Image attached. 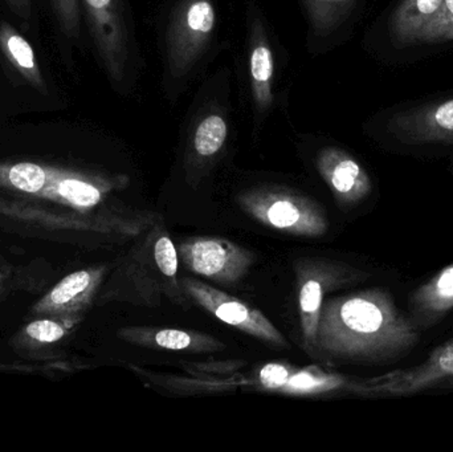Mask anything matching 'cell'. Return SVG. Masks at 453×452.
Masks as SVG:
<instances>
[{
  "label": "cell",
  "instance_id": "obj_24",
  "mask_svg": "<svg viewBox=\"0 0 453 452\" xmlns=\"http://www.w3.org/2000/svg\"><path fill=\"white\" fill-rule=\"evenodd\" d=\"M93 283L92 273L87 271H79V272L72 273L60 281L50 294V299L55 304L63 305L72 300L84 295L90 288Z\"/></svg>",
  "mask_w": 453,
  "mask_h": 452
},
{
  "label": "cell",
  "instance_id": "obj_27",
  "mask_svg": "<svg viewBox=\"0 0 453 452\" xmlns=\"http://www.w3.org/2000/svg\"><path fill=\"white\" fill-rule=\"evenodd\" d=\"M4 2L18 18L24 19V20H28L31 18L34 0H4Z\"/></svg>",
  "mask_w": 453,
  "mask_h": 452
},
{
  "label": "cell",
  "instance_id": "obj_9",
  "mask_svg": "<svg viewBox=\"0 0 453 452\" xmlns=\"http://www.w3.org/2000/svg\"><path fill=\"white\" fill-rule=\"evenodd\" d=\"M388 129L410 145H453V98L399 111Z\"/></svg>",
  "mask_w": 453,
  "mask_h": 452
},
{
  "label": "cell",
  "instance_id": "obj_14",
  "mask_svg": "<svg viewBox=\"0 0 453 452\" xmlns=\"http://www.w3.org/2000/svg\"><path fill=\"white\" fill-rule=\"evenodd\" d=\"M453 310V264L439 271L427 283L420 286L410 300V321L415 328L436 326Z\"/></svg>",
  "mask_w": 453,
  "mask_h": 452
},
{
  "label": "cell",
  "instance_id": "obj_17",
  "mask_svg": "<svg viewBox=\"0 0 453 452\" xmlns=\"http://www.w3.org/2000/svg\"><path fill=\"white\" fill-rule=\"evenodd\" d=\"M443 0H401L390 18V34L401 47L417 44L422 29L438 13Z\"/></svg>",
  "mask_w": 453,
  "mask_h": 452
},
{
  "label": "cell",
  "instance_id": "obj_7",
  "mask_svg": "<svg viewBox=\"0 0 453 452\" xmlns=\"http://www.w3.org/2000/svg\"><path fill=\"white\" fill-rule=\"evenodd\" d=\"M177 249L186 270L223 286L239 283L255 262V255L250 249L215 236L186 239Z\"/></svg>",
  "mask_w": 453,
  "mask_h": 452
},
{
  "label": "cell",
  "instance_id": "obj_1",
  "mask_svg": "<svg viewBox=\"0 0 453 452\" xmlns=\"http://www.w3.org/2000/svg\"><path fill=\"white\" fill-rule=\"evenodd\" d=\"M418 342V329L399 312L385 289L333 297L322 304L316 358L380 361L395 357Z\"/></svg>",
  "mask_w": 453,
  "mask_h": 452
},
{
  "label": "cell",
  "instance_id": "obj_4",
  "mask_svg": "<svg viewBox=\"0 0 453 452\" xmlns=\"http://www.w3.org/2000/svg\"><path fill=\"white\" fill-rule=\"evenodd\" d=\"M88 29L98 60L119 93L134 84L138 50L130 28L125 0H82Z\"/></svg>",
  "mask_w": 453,
  "mask_h": 452
},
{
  "label": "cell",
  "instance_id": "obj_26",
  "mask_svg": "<svg viewBox=\"0 0 453 452\" xmlns=\"http://www.w3.org/2000/svg\"><path fill=\"white\" fill-rule=\"evenodd\" d=\"M27 333L37 341L55 342L63 339L64 329L52 321H35L27 328Z\"/></svg>",
  "mask_w": 453,
  "mask_h": 452
},
{
  "label": "cell",
  "instance_id": "obj_5",
  "mask_svg": "<svg viewBox=\"0 0 453 452\" xmlns=\"http://www.w3.org/2000/svg\"><path fill=\"white\" fill-rule=\"evenodd\" d=\"M237 203L256 222L279 233L319 238L329 228L324 207L316 201L280 186H260L237 195Z\"/></svg>",
  "mask_w": 453,
  "mask_h": 452
},
{
  "label": "cell",
  "instance_id": "obj_19",
  "mask_svg": "<svg viewBox=\"0 0 453 452\" xmlns=\"http://www.w3.org/2000/svg\"><path fill=\"white\" fill-rule=\"evenodd\" d=\"M345 377L329 374L319 366L297 369L281 389L285 395H309L333 392L345 387Z\"/></svg>",
  "mask_w": 453,
  "mask_h": 452
},
{
  "label": "cell",
  "instance_id": "obj_8",
  "mask_svg": "<svg viewBox=\"0 0 453 452\" xmlns=\"http://www.w3.org/2000/svg\"><path fill=\"white\" fill-rule=\"evenodd\" d=\"M180 283L194 304L212 313L223 323L265 342L274 349H289V342L284 334L260 310L196 279L183 278Z\"/></svg>",
  "mask_w": 453,
  "mask_h": 452
},
{
  "label": "cell",
  "instance_id": "obj_20",
  "mask_svg": "<svg viewBox=\"0 0 453 452\" xmlns=\"http://www.w3.org/2000/svg\"><path fill=\"white\" fill-rule=\"evenodd\" d=\"M106 186H98L97 183L89 182L84 178H63L58 183V191L69 203L81 209H89L100 203Z\"/></svg>",
  "mask_w": 453,
  "mask_h": 452
},
{
  "label": "cell",
  "instance_id": "obj_11",
  "mask_svg": "<svg viewBox=\"0 0 453 452\" xmlns=\"http://www.w3.org/2000/svg\"><path fill=\"white\" fill-rule=\"evenodd\" d=\"M451 377H453V340L434 350L422 365L367 382L359 387V392L369 395L401 397V395H417Z\"/></svg>",
  "mask_w": 453,
  "mask_h": 452
},
{
  "label": "cell",
  "instance_id": "obj_12",
  "mask_svg": "<svg viewBox=\"0 0 453 452\" xmlns=\"http://www.w3.org/2000/svg\"><path fill=\"white\" fill-rule=\"evenodd\" d=\"M316 165L340 206H354L372 193V178L348 151L327 146L317 154Z\"/></svg>",
  "mask_w": 453,
  "mask_h": 452
},
{
  "label": "cell",
  "instance_id": "obj_21",
  "mask_svg": "<svg viewBox=\"0 0 453 452\" xmlns=\"http://www.w3.org/2000/svg\"><path fill=\"white\" fill-rule=\"evenodd\" d=\"M453 40V0H443L438 13L422 29L418 42H451Z\"/></svg>",
  "mask_w": 453,
  "mask_h": 452
},
{
  "label": "cell",
  "instance_id": "obj_13",
  "mask_svg": "<svg viewBox=\"0 0 453 452\" xmlns=\"http://www.w3.org/2000/svg\"><path fill=\"white\" fill-rule=\"evenodd\" d=\"M121 337L127 342L148 349L188 353H211L226 349V344L219 339L196 331L132 326L124 329Z\"/></svg>",
  "mask_w": 453,
  "mask_h": 452
},
{
  "label": "cell",
  "instance_id": "obj_18",
  "mask_svg": "<svg viewBox=\"0 0 453 452\" xmlns=\"http://www.w3.org/2000/svg\"><path fill=\"white\" fill-rule=\"evenodd\" d=\"M309 24V42L337 34L350 18L358 0H300Z\"/></svg>",
  "mask_w": 453,
  "mask_h": 452
},
{
  "label": "cell",
  "instance_id": "obj_2",
  "mask_svg": "<svg viewBox=\"0 0 453 452\" xmlns=\"http://www.w3.org/2000/svg\"><path fill=\"white\" fill-rule=\"evenodd\" d=\"M217 0H175L164 34L165 87L177 98L206 58L217 32Z\"/></svg>",
  "mask_w": 453,
  "mask_h": 452
},
{
  "label": "cell",
  "instance_id": "obj_23",
  "mask_svg": "<svg viewBox=\"0 0 453 452\" xmlns=\"http://www.w3.org/2000/svg\"><path fill=\"white\" fill-rule=\"evenodd\" d=\"M52 7L60 31L68 39H79L81 32L80 0H52Z\"/></svg>",
  "mask_w": 453,
  "mask_h": 452
},
{
  "label": "cell",
  "instance_id": "obj_3",
  "mask_svg": "<svg viewBox=\"0 0 453 452\" xmlns=\"http://www.w3.org/2000/svg\"><path fill=\"white\" fill-rule=\"evenodd\" d=\"M177 247L173 243L162 218H157L153 225L141 234V241L133 249L129 262L130 284L133 302L146 307H159L167 299L178 307L188 310L191 299L183 289L178 278Z\"/></svg>",
  "mask_w": 453,
  "mask_h": 452
},
{
  "label": "cell",
  "instance_id": "obj_22",
  "mask_svg": "<svg viewBox=\"0 0 453 452\" xmlns=\"http://www.w3.org/2000/svg\"><path fill=\"white\" fill-rule=\"evenodd\" d=\"M7 178L13 188L26 193H37L47 182V172L39 165L21 162L8 169Z\"/></svg>",
  "mask_w": 453,
  "mask_h": 452
},
{
  "label": "cell",
  "instance_id": "obj_15",
  "mask_svg": "<svg viewBox=\"0 0 453 452\" xmlns=\"http://www.w3.org/2000/svg\"><path fill=\"white\" fill-rule=\"evenodd\" d=\"M0 52L11 68L40 95L48 96L47 82L28 40L10 23H0Z\"/></svg>",
  "mask_w": 453,
  "mask_h": 452
},
{
  "label": "cell",
  "instance_id": "obj_25",
  "mask_svg": "<svg viewBox=\"0 0 453 452\" xmlns=\"http://www.w3.org/2000/svg\"><path fill=\"white\" fill-rule=\"evenodd\" d=\"M297 368L287 364L272 363L266 364L258 372V385L271 392H281L282 387L289 381L290 377Z\"/></svg>",
  "mask_w": 453,
  "mask_h": 452
},
{
  "label": "cell",
  "instance_id": "obj_16",
  "mask_svg": "<svg viewBox=\"0 0 453 452\" xmlns=\"http://www.w3.org/2000/svg\"><path fill=\"white\" fill-rule=\"evenodd\" d=\"M228 119L225 111L209 108L196 117L190 134V157L196 164L214 159L228 140Z\"/></svg>",
  "mask_w": 453,
  "mask_h": 452
},
{
  "label": "cell",
  "instance_id": "obj_6",
  "mask_svg": "<svg viewBox=\"0 0 453 452\" xmlns=\"http://www.w3.org/2000/svg\"><path fill=\"white\" fill-rule=\"evenodd\" d=\"M358 271L326 260H300L296 264L301 341L309 357L316 358V337L326 292L358 276Z\"/></svg>",
  "mask_w": 453,
  "mask_h": 452
},
{
  "label": "cell",
  "instance_id": "obj_10",
  "mask_svg": "<svg viewBox=\"0 0 453 452\" xmlns=\"http://www.w3.org/2000/svg\"><path fill=\"white\" fill-rule=\"evenodd\" d=\"M248 27L250 98L255 122L261 124L273 106L274 53L265 24L253 3H250Z\"/></svg>",
  "mask_w": 453,
  "mask_h": 452
}]
</instances>
